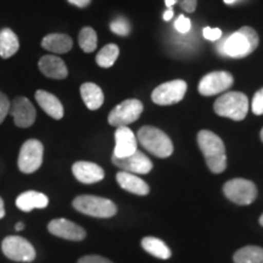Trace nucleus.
<instances>
[{
  "label": "nucleus",
  "instance_id": "f257e3e1",
  "mask_svg": "<svg viewBox=\"0 0 263 263\" xmlns=\"http://www.w3.org/2000/svg\"><path fill=\"white\" fill-rule=\"evenodd\" d=\"M258 43L257 32L249 26H244L222 41L218 45V51L224 57L241 59L255 51L258 47Z\"/></svg>",
  "mask_w": 263,
  "mask_h": 263
},
{
  "label": "nucleus",
  "instance_id": "f03ea898",
  "mask_svg": "<svg viewBox=\"0 0 263 263\" xmlns=\"http://www.w3.org/2000/svg\"><path fill=\"white\" fill-rule=\"evenodd\" d=\"M197 144L205 157L206 164L212 173H222L227 167L226 147L223 140L211 130H200Z\"/></svg>",
  "mask_w": 263,
  "mask_h": 263
},
{
  "label": "nucleus",
  "instance_id": "7ed1b4c3",
  "mask_svg": "<svg viewBox=\"0 0 263 263\" xmlns=\"http://www.w3.org/2000/svg\"><path fill=\"white\" fill-rule=\"evenodd\" d=\"M138 140L144 149L160 159H166L173 154L172 140L164 132L156 127H141L138 132Z\"/></svg>",
  "mask_w": 263,
  "mask_h": 263
},
{
  "label": "nucleus",
  "instance_id": "20e7f679",
  "mask_svg": "<svg viewBox=\"0 0 263 263\" xmlns=\"http://www.w3.org/2000/svg\"><path fill=\"white\" fill-rule=\"evenodd\" d=\"M213 110L221 117L242 121L249 111L248 97L239 91H227L215 101Z\"/></svg>",
  "mask_w": 263,
  "mask_h": 263
},
{
  "label": "nucleus",
  "instance_id": "39448f33",
  "mask_svg": "<svg viewBox=\"0 0 263 263\" xmlns=\"http://www.w3.org/2000/svg\"><path fill=\"white\" fill-rule=\"evenodd\" d=\"M72 206L83 215L95 218H110L117 213L114 201L95 195H80L72 201Z\"/></svg>",
  "mask_w": 263,
  "mask_h": 263
},
{
  "label": "nucleus",
  "instance_id": "423d86ee",
  "mask_svg": "<svg viewBox=\"0 0 263 263\" xmlns=\"http://www.w3.org/2000/svg\"><path fill=\"white\" fill-rule=\"evenodd\" d=\"M223 193L230 201L242 206L250 205L257 197V188L255 183L244 178H235L227 182L223 185Z\"/></svg>",
  "mask_w": 263,
  "mask_h": 263
},
{
  "label": "nucleus",
  "instance_id": "0eeeda50",
  "mask_svg": "<svg viewBox=\"0 0 263 263\" xmlns=\"http://www.w3.org/2000/svg\"><path fill=\"white\" fill-rule=\"evenodd\" d=\"M3 254L15 262H32L35 259L37 252L27 239L18 235H10L2 242Z\"/></svg>",
  "mask_w": 263,
  "mask_h": 263
},
{
  "label": "nucleus",
  "instance_id": "6e6552de",
  "mask_svg": "<svg viewBox=\"0 0 263 263\" xmlns=\"http://www.w3.org/2000/svg\"><path fill=\"white\" fill-rule=\"evenodd\" d=\"M44 146L37 139H29L22 145L18 154L17 166L22 173L31 174L41 168Z\"/></svg>",
  "mask_w": 263,
  "mask_h": 263
},
{
  "label": "nucleus",
  "instance_id": "1a4fd4ad",
  "mask_svg": "<svg viewBox=\"0 0 263 263\" xmlns=\"http://www.w3.org/2000/svg\"><path fill=\"white\" fill-rule=\"evenodd\" d=\"M143 104L137 99H128L123 103L118 104L108 114L107 121L114 127H127L128 124L136 122L143 112Z\"/></svg>",
  "mask_w": 263,
  "mask_h": 263
},
{
  "label": "nucleus",
  "instance_id": "9d476101",
  "mask_svg": "<svg viewBox=\"0 0 263 263\" xmlns=\"http://www.w3.org/2000/svg\"><path fill=\"white\" fill-rule=\"evenodd\" d=\"M186 88L188 85L182 80L166 82L154 89L151 99L157 105L168 106V105L177 104L183 100L184 95L186 93Z\"/></svg>",
  "mask_w": 263,
  "mask_h": 263
},
{
  "label": "nucleus",
  "instance_id": "9b49d317",
  "mask_svg": "<svg viewBox=\"0 0 263 263\" xmlns=\"http://www.w3.org/2000/svg\"><path fill=\"white\" fill-rule=\"evenodd\" d=\"M234 83V78L229 72L216 71L203 76L199 83V93L203 97H212V95L227 91Z\"/></svg>",
  "mask_w": 263,
  "mask_h": 263
},
{
  "label": "nucleus",
  "instance_id": "f8f14e48",
  "mask_svg": "<svg viewBox=\"0 0 263 263\" xmlns=\"http://www.w3.org/2000/svg\"><path fill=\"white\" fill-rule=\"evenodd\" d=\"M9 114L14 117V122L20 128H28L34 123L37 112L31 101L25 97H17L10 105Z\"/></svg>",
  "mask_w": 263,
  "mask_h": 263
},
{
  "label": "nucleus",
  "instance_id": "ddd939ff",
  "mask_svg": "<svg viewBox=\"0 0 263 263\" xmlns=\"http://www.w3.org/2000/svg\"><path fill=\"white\" fill-rule=\"evenodd\" d=\"M49 233L58 238L71 240V241H82L87 236V232L81 226L65 218L52 219L48 224Z\"/></svg>",
  "mask_w": 263,
  "mask_h": 263
},
{
  "label": "nucleus",
  "instance_id": "4468645a",
  "mask_svg": "<svg viewBox=\"0 0 263 263\" xmlns=\"http://www.w3.org/2000/svg\"><path fill=\"white\" fill-rule=\"evenodd\" d=\"M112 163L121 171L133 174H147L153 170L151 160L139 150H137L133 155L124 157V159L112 157Z\"/></svg>",
  "mask_w": 263,
  "mask_h": 263
},
{
  "label": "nucleus",
  "instance_id": "2eb2a0df",
  "mask_svg": "<svg viewBox=\"0 0 263 263\" xmlns=\"http://www.w3.org/2000/svg\"><path fill=\"white\" fill-rule=\"evenodd\" d=\"M115 140H116V145H115L112 157H116V159H124V157L133 155L138 150L137 137L128 127H118L115 133Z\"/></svg>",
  "mask_w": 263,
  "mask_h": 263
},
{
  "label": "nucleus",
  "instance_id": "dca6fc26",
  "mask_svg": "<svg viewBox=\"0 0 263 263\" xmlns=\"http://www.w3.org/2000/svg\"><path fill=\"white\" fill-rule=\"evenodd\" d=\"M72 173L78 182L83 184H94L104 179L105 172L100 166L87 161H78L72 166Z\"/></svg>",
  "mask_w": 263,
  "mask_h": 263
},
{
  "label": "nucleus",
  "instance_id": "f3484780",
  "mask_svg": "<svg viewBox=\"0 0 263 263\" xmlns=\"http://www.w3.org/2000/svg\"><path fill=\"white\" fill-rule=\"evenodd\" d=\"M41 72L51 80H65L68 74L64 60L54 55H45L38 62Z\"/></svg>",
  "mask_w": 263,
  "mask_h": 263
},
{
  "label": "nucleus",
  "instance_id": "a211bd4d",
  "mask_svg": "<svg viewBox=\"0 0 263 263\" xmlns=\"http://www.w3.org/2000/svg\"><path fill=\"white\" fill-rule=\"evenodd\" d=\"M116 180L121 188L132 194H136V195L145 196L150 192L149 185H147L145 180H143L140 177L133 173L121 171L116 174Z\"/></svg>",
  "mask_w": 263,
  "mask_h": 263
},
{
  "label": "nucleus",
  "instance_id": "6ab92c4d",
  "mask_svg": "<svg viewBox=\"0 0 263 263\" xmlns=\"http://www.w3.org/2000/svg\"><path fill=\"white\" fill-rule=\"evenodd\" d=\"M35 100L39 106L44 110V112L54 120H61L64 117V106L55 95L45 90H37L35 91Z\"/></svg>",
  "mask_w": 263,
  "mask_h": 263
},
{
  "label": "nucleus",
  "instance_id": "aec40b11",
  "mask_svg": "<svg viewBox=\"0 0 263 263\" xmlns=\"http://www.w3.org/2000/svg\"><path fill=\"white\" fill-rule=\"evenodd\" d=\"M49 205V199L43 193L29 190V192L22 193L16 199V206L21 211L31 212L34 209H45Z\"/></svg>",
  "mask_w": 263,
  "mask_h": 263
},
{
  "label": "nucleus",
  "instance_id": "412c9836",
  "mask_svg": "<svg viewBox=\"0 0 263 263\" xmlns=\"http://www.w3.org/2000/svg\"><path fill=\"white\" fill-rule=\"evenodd\" d=\"M73 42L70 35L61 34V33H51L45 35L42 41V47L45 50L55 52V54H65L72 49Z\"/></svg>",
  "mask_w": 263,
  "mask_h": 263
},
{
  "label": "nucleus",
  "instance_id": "4be33fe9",
  "mask_svg": "<svg viewBox=\"0 0 263 263\" xmlns=\"http://www.w3.org/2000/svg\"><path fill=\"white\" fill-rule=\"evenodd\" d=\"M81 95L85 106L89 110H98L104 104V93L100 87L94 83H84L81 87Z\"/></svg>",
  "mask_w": 263,
  "mask_h": 263
},
{
  "label": "nucleus",
  "instance_id": "5701e85b",
  "mask_svg": "<svg viewBox=\"0 0 263 263\" xmlns=\"http://www.w3.org/2000/svg\"><path fill=\"white\" fill-rule=\"evenodd\" d=\"M20 43L17 35L10 28H4L0 32V57L9 59L17 52Z\"/></svg>",
  "mask_w": 263,
  "mask_h": 263
},
{
  "label": "nucleus",
  "instance_id": "b1692460",
  "mask_svg": "<svg viewBox=\"0 0 263 263\" xmlns=\"http://www.w3.org/2000/svg\"><path fill=\"white\" fill-rule=\"evenodd\" d=\"M141 246L147 254L160 259H168L171 257V250L162 240L154 236H146L141 240Z\"/></svg>",
  "mask_w": 263,
  "mask_h": 263
},
{
  "label": "nucleus",
  "instance_id": "393cba45",
  "mask_svg": "<svg viewBox=\"0 0 263 263\" xmlns=\"http://www.w3.org/2000/svg\"><path fill=\"white\" fill-rule=\"evenodd\" d=\"M234 263H263V249L249 245L238 250L234 254Z\"/></svg>",
  "mask_w": 263,
  "mask_h": 263
},
{
  "label": "nucleus",
  "instance_id": "a878e982",
  "mask_svg": "<svg viewBox=\"0 0 263 263\" xmlns=\"http://www.w3.org/2000/svg\"><path fill=\"white\" fill-rule=\"evenodd\" d=\"M118 55H120V49L116 44H107L98 52L97 64L103 68H108L114 66L116 62Z\"/></svg>",
  "mask_w": 263,
  "mask_h": 263
},
{
  "label": "nucleus",
  "instance_id": "bb28decb",
  "mask_svg": "<svg viewBox=\"0 0 263 263\" xmlns=\"http://www.w3.org/2000/svg\"><path fill=\"white\" fill-rule=\"evenodd\" d=\"M78 43L84 52H93L98 45L97 32L91 27L82 28L78 35Z\"/></svg>",
  "mask_w": 263,
  "mask_h": 263
},
{
  "label": "nucleus",
  "instance_id": "cd10ccee",
  "mask_svg": "<svg viewBox=\"0 0 263 263\" xmlns=\"http://www.w3.org/2000/svg\"><path fill=\"white\" fill-rule=\"evenodd\" d=\"M110 28L114 33H116L118 35H122V37H126V35L129 34L130 32L129 24L127 22V20H124L122 17L115 20V21L111 22Z\"/></svg>",
  "mask_w": 263,
  "mask_h": 263
},
{
  "label": "nucleus",
  "instance_id": "c85d7f7f",
  "mask_svg": "<svg viewBox=\"0 0 263 263\" xmlns=\"http://www.w3.org/2000/svg\"><path fill=\"white\" fill-rule=\"evenodd\" d=\"M251 108H252V112L257 115V116L263 115V88L262 89H259L257 93L254 95Z\"/></svg>",
  "mask_w": 263,
  "mask_h": 263
},
{
  "label": "nucleus",
  "instance_id": "c756f323",
  "mask_svg": "<svg viewBox=\"0 0 263 263\" xmlns=\"http://www.w3.org/2000/svg\"><path fill=\"white\" fill-rule=\"evenodd\" d=\"M10 111V101L6 95L0 91V123L4 122L5 117L9 115Z\"/></svg>",
  "mask_w": 263,
  "mask_h": 263
},
{
  "label": "nucleus",
  "instance_id": "7c9ffc66",
  "mask_svg": "<svg viewBox=\"0 0 263 263\" xmlns=\"http://www.w3.org/2000/svg\"><path fill=\"white\" fill-rule=\"evenodd\" d=\"M174 27H176L177 31L179 33H188L190 31V27H192V24H190V20L186 18L184 15H180L178 18L174 22Z\"/></svg>",
  "mask_w": 263,
  "mask_h": 263
},
{
  "label": "nucleus",
  "instance_id": "2f4dec72",
  "mask_svg": "<svg viewBox=\"0 0 263 263\" xmlns=\"http://www.w3.org/2000/svg\"><path fill=\"white\" fill-rule=\"evenodd\" d=\"M203 37L209 41L216 42L219 41L222 38V31L219 28H211V27H205L203 28Z\"/></svg>",
  "mask_w": 263,
  "mask_h": 263
},
{
  "label": "nucleus",
  "instance_id": "473e14b6",
  "mask_svg": "<svg viewBox=\"0 0 263 263\" xmlns=\"http://www.w3.org/2000/svg\"><path fill=\"white\" fill-rule=\"evenodd\" d=\"M77 263H112L110 259L103 257V256L99 255H88L83 256L78 259Z\"/></svg>",
  "mask_w": 263,
  "mask_h": 263
},
{
  "label": "nucleus",
  "instance_id": "72a5a7b5",
  "mask_svg": "<svg viewBox=\"0 0 263 263\" xmlns=\"http://www.w3.org/2000/svg\"><path fill=\"white\" fill-rule=\"evenodd\" d=\"M176 3H178L180 8L186 12L195 11L197 5V0H176Z\"/></svg>",
  "mask_w": 263,
  "mask_h": 263
},
{
  "label": "nucleus",
  "instance_id": "f704fd0d",
  "mask_svg": "<svg viewBox=\"0 0 263 263\" xmlns=\"http://www.w3.org/2000/svg\"><path fill=\"white\" fill-rule=\"evenodd\" d=\"M72 5L77 6V8H87L90 4V0H67Z\"/></svg>",
  "mask_w": 263,
  "mask_h": 263
},
{
  "label": "nucleus",
  "instance_id": "c9c22d12",
  "mask_svg": "<svg viewBox=\"0 0 263 263\" xmlns=\"http://www.w3.org/2000/svg\"><path fill=\"white\" fill-rule=\"evenodd\" d=\"M172 17H173V9L171 8L163 14V20H164V21H170V20Z\"/></svg>",
  "mask_w": 263,
  "mask_h": 263
},
{
  "label": "nucleus",
  "instance_id": "e433bc0d",
  "mask_svg": "<svg viewBox=\"0 0 263 263\" xmlns=\"http://www.w3.org/2000/svg\"><path fill=\"white\" fill-rule=\"evenodd\" d=\"M5 216V207H4V200L0 197V219L4 218Z\"/></svg>",
  "mask_w": 263,
  "mask_h": 263
},
{
  "label": "nucleus",
  "instance_id": "4c0bfd02",
  "mask_svg": "<svg viewBox=\"0 0 263 263\" xmlns=\"http://www.w3.org/2000/svg\"><path fill=\"white\" fill-rule=\"evenodd\" d=\"M164 4H166L167 8L171 9L174 4H177V3H176V0H164Z\"/></svg>",
  "mask_w": 263,
  "mask_h": 263
},
{
  "label": "nucleus",
  "instance_id": "58836bf2",
  "mask_svg": "<svg viewBox=\"0 0 263 263\" xmlns=\"http://www.w3.org/2000/svg\"><path fill=\"white\" fill-rule=\"evenodd\" d=\"M25 229V224L22 222H18L17 224L15 226V230L16 232H20V230H24Z\"/></svg>",
  "mask_w": 263,
  "mask_h": 263
},
{
  "label": "nucleus",
  "instance_id": "ea45409f",
  "mask_svg": "<svg viewBox=\"0 0 263 263\" xmlns=\"http://www.w3.org/2000/svg\"><path fill=\"white\" fill-rule=\"evenodd\" d=\"M223 2H224L226 4H228V5H232V4H235V3L240 2V0H223Z\"/></svg>",
  "mask_w": 263,
  "mask_h": 263
},
{
  "label": "nucleus",
  "instance_id": "a19ab883",
  "mask_svg": "<svg viewBox=\"0 0 263 263\" xmlns=\"http://www.w3.org/2000/svg\"><path fill=\"white\" fill-rule=\"evenodd\" d=\"M259 224L263 227V213H262V216L259 217Z\"/></svg>",
  "mask_w": 263,
  "mask_h": 263
},
{
  "label": "nucleus",
  "instance_id": "79ce46f5",
  "mask_svg": "<svg viewBox=\"0 0 263 263\" xmlns=\"http://www.w3.org/2000/svg\"><path fill=\"white\" fill-rule=\"evenodd\" d=\"M259 136H261V140L263 141V128H262V130H261V134H259Z\"/></svg>",
  "mask_w": 263,
  "mask_h": 263
}]
</instances>
